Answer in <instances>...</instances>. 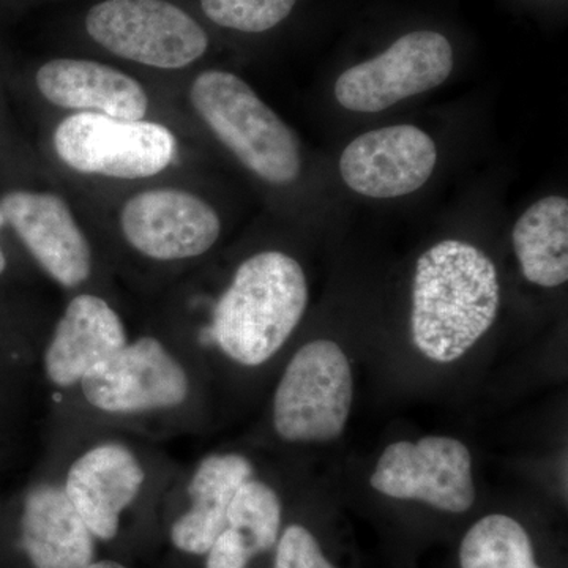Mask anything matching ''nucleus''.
Listing matches in <instances>:
<instances>
[{"label": "nucleus", "mask_w": 568, "mask_h": 568, "mask_svg": "<svg viewBox=\"0 0 568 568\" xmlns=\"http://www.w3.org/2000/svg\"><path fill=\"white\" fill-rule=\"evenodd\" d=\"M372 487L394 499L420 500L450 514H465L476 503L473 457L454 437L390 444L377 462Z\"/></svg>", "instance_id": "obj_10"}, {"label": "nucleus", "mask_w": 568, "mask_h": 568, "mask_svg": "<svg viewBox=\"0 0 568 568\" xmlns=\"http://www.w3.org/2000/svg\"><path fill=\"white\" fill-rule=\"evenodd\" d=\"M0 211L44 274L59 286L80 290L91 280L92 246L61 196L11 192L0 200Z\"/></svg>", "instance_id": "obj_15"}, {"label": "nucleus", "mask_w": 568, "mask_h": 568, "mask_svg": "<svg viewBox=\"0 0 568 568\" xmlns=\"http://www.w3.org/2000/svg\"><path fill=\"white\" fill-rule=\"evenodd\" d=\"M297 0H201L205 17L246 33H260L286 20Z\"/></svg>", "instance_id": "obj_21"}, {"label": "nucleus", "mask_w": 568, "mask_h": 568, "mask_svg": "<svg viewBox=\"0 0 568 568\" xmlns=\"http://www.w3.org/2000/svg\"><path fill=\"white\" fill-rule=\"evenodd\" d=\"M308 304L302 265L282 252L253 254L239 265L197 332L203 349H216L244 368L263 366L294 334Z\"/></svg>", "instance_id": "obj_3"}, {"label": "nucleus", "mask_w": 568, "mask_h": 568, "mask_svg": "<svg viewBox=\"0 0 568 568\" xmlns=\"http://www.w3.org/2000/svg\"><path fill=\"white\" fill-rule=\"evenodd\" d=\"M85 568H132L126 566L125 562L119 559L112 558H97L92 564H89Z\"/></svg>", "instance_id": "obj_24"}, {"label": "nucleus", "mask_w": 568, "mask_h": 568, "mask_svg": "<svg viewBox=\"0 0 568 568\" xmlns=\"http://www.w3.org/2000/svg\"><path fill=\"white\" fill-rule=\"evenodd\" d=\"M85 29L104 50L155 69H183L209 47L204 29L166 0H104L89 10Z\"/></svg>", "instance_id": "obj_8"}, {"label": "nucleus", "mask_w": 568, "mask_h": 568, "mask_svg": "<svg viewBox=\"0 0 568 568\" xmlns=\"http://www.w3.org/2000/svg\"><path fill=\"white\" fill-rule=\"evenodd\" d=\"M37 88L55 106L141 121L149 108L142 84L121 70L84 59H54L37 71Z\"/></svg>", "instance_id": "obj_17"}, {"label": "nucleus", "mask_w": 568, "mask_h": 568, "mask_svg": "<svg viewBox=\"0 0 568 568\" xmlns=\"http://www.w3.org/2000/svg\"><path fill=\"white\" fill-rule=\"evenodd\" d=\"M122 316L102 297L80 293L55 321L41 353V368L52 390L70 395L82 377L130 342Z\"/></svg>", "instance_id": "obj_16"}, {"label": "nucleus", "mask_w": 568, "mask_h": 568, "mask_svg": "<svg viewBox=\"0 0 568 568\" xmlns=\"http://www.w3.org/2000/svg\"><path fill=\"white\" fill-rule=\"evenodd\" d=\"M532 541L517 519L488 515L477 521L459 547L462 568L536 567Z\"/></svg>", "instance_id": "obj_19"}, {"label": "nucleus", "mask_w": 568, "mask_h": 568, "mask_svg": "<svg viewBox=\"0 0 568 568\" xmlns=\"http://www.w3.org/2000/svg\"><path fill=\"white\" fill-rule=\"evenodd\" d=\"M353 373L331 339L306 343L291 358L272 399V425L286 443H327L345 432Z\"/></svg>", "instance_id": "obj_6"}, {"label": "nucleus", "mask_w": 568, "mask_h": 568, "mask_svg": "<svg viewBox=\"0 0 568 568\" xmlns=\"http://www.w3.org/2000/svg\"><path fill=\"white\" fill-rule=\"evenodd\" d=\"M6 216H3L2 211H0V227L6 226ZM7 268V257L6 253H3L2 246H0V275L6 272Z\"/></svg>", "instance_id": "obj_25"}, {"label": "nucleus", "mask_w": 568, "mask_h": 568, "mask_svg": "<svg viewBox=\"0 0 568 568\" xmlns=\"http://www.w3.org/2000/svg\"><path fill=\"white\" fill-rule=\"evenodd\" d=\"M499 302L496 265L487 254L466 242H439L417 261L414 343L429 361L450 364L487 334Z\"/></svg>", "instance_id": "obj_4"}, {"label": "nucleus", "mask_w": 568, "mask_h": 568, "mask_svg": "<svg viewBox=\"0 0 568 568\" xmlns=\"http://www.w3.org/2000/svg\"><path fill=\"white\" fill-rule=\"evenodd\" d=\"M54 465L71 506L100 545H112L130 519L164 503L179 469L133 433L71 424Z\"/></svg>", "instance_id": "obj_2"}, {"label": "nucleus", "mask_w": 568, "mask_h": 568, "mask_svg": "<svg viewBox=\"0 0 568 568\" xmlns=\"http://www.w3.org/2000/svg\"><path fill=\"white\" fill-rule=\"evenodd\" d=\"M436 162L428 134L414 125H394L355 138L343 152L339 173L355 193L392 200L422 189Z\"/></svg>", "instance_id": "obj_14"}, {"label": "nucleus", "mask_w": 568, "mask_h": 568, "mask_svg": "<svg viewBox=\"0 0 568 568\" xmlns=\"http://www.w3.org/2000/svg\"><path fill=\"white\" fill-rule=\"evenodd\" d=\"M283 504L278 493L263 480L250 477L231 499L227 528L244 538L254 558L272 551L282 534Z\"/></svg>", "instance_id": "obj_20"}, {"label": "nucleus", "mask_w": 568, "mask_h": 568, "mask_svg": "<svg viewBox=\"0 0 568 568\" xmlns=\"http://www.w3.org/2000/svg\"><path fill=\"white\" fill-rule=\"evenodd\" d=\"M54 148L59 159L78 173L145 179L170 166L178 142L160 123L78 112L59 123Z\"/></svg>", "instance_id": "obj_7"}, {"label": "nucleus", "mask_w": 568, "mask_h": 568, "mask_svg": "<svg viewBox=\"0 0 568 568\" xmlns=\"http://www.w3.org/2000/svg\"><path fill=\"white\" fill-rule=\"evenodd\" d=\"M190 97L209 129L257 178L275 185L298 178L297 138L237 74L204 71L193 81Z\"/></svg>", "instance_id": "obj_5"}, {"label": "nucleus", "mask_w": 568, "mask_h": 568, "mask_svg": "<svg viewBox=\"0 0 568 568\" xmlns=\"http://www.w3.org/2000/svg\"><path fill=\"white\" fill-rule=\"evenodd\" d=\"M254 476L242 454L205 455L190 473L179 470L164 503L173 504L168 518V541L175 552L204 558L227 528V508L237 488Z\"/></svg>", "instance_id": "obj_12"}, {"label": "nucleus", "mask_w": 568, "mask_h": 568, "mask_svg": "<svg viewBox=\"0 0 568 568\" xmlns=\"http://www.w3.org/2000/svg\"><path fill=\"white\" fill-rule=\"evenodd\" d=\"M532 568H540V567L536 566V567H532Z\"/></svg>", "instance_id": "obj_26"}, {"label": "nucleus", "mask_w": 568, "mask_h": 568, "mask_svg": "<svg viewBox=\"0 0 568 568\" xmlns=\"http://www.w3.org/2000/svg\"><path fill=\"white\" fill-rule=\"evenodd\" d=\"M452 69L454 51L446 37L407 33L383 54L346 70L336 80L335 97L346 110L381 112L443 84Z\"/></svg>", "instance_id": "obj_9"}, {"label": "nucleus", "mask_w": 568, "mask_h": 568, "mask_svg": "<svg viewBox=\"0 0 568 568\" xmlns=\"http://www.w3.org/2000/svg\"><path fill=\"white\" fill-rule=\"evenodd\" d=\"M99 545L71 506L52 462L51 473L21 497L14 548L22 562L26 568H85L99 558Z\"/></svg>", "instance_id": "obj_13"}, {"label": "nucleus", "mask_w": 568, "mask_h": 568, "mask_svg": "<svg viewBox=\"0 0 568 568\" xmlns=\"http://www.w3.org/2000/svg\"><path fill=\"white\" fill-rule=\"evenodd\" d=\"M253 559L241 534L226 528L205 552L204 568H248Z\"/></svg>", "instance_id": "obj_23"}, {"label": "nucleus", "mask_w": 568, "mask_h": 568, "mask_svg": "<svg viewBox=\"0 0 568 568\" xmlns=\"http://www.w3.org/2000/svg\"><path fill=\"white\" fill-rule=\"evenodd\" d=\"M121 230L126 244L141 256L155 263H181L207 253L222 234V222L196 194L160 189L126 201Z\"/></svg>", "instance_id": "obj_11"}, {"label": "nucleus", "mask_w": 568, "mask_h": 568, "mask_svg": "<svg viewBox=\"0 0 568 568\" xmlns=\"http://www.w3.org/2000/svg\"><path fill=\"white\" fill-rule=\"evenodd\" d=\"M274 549L272 568H335L325 558L316 537L302 525L282 529Z\"/></svg>", "instance_id": "obj_22"}, {"label": "nucleus", "mask_w": 568, "mask_h": 568, "mask_svg": "<svg viewBox=\"0 0 568 568\" xmlns=\"http://www.w3.org/2000/svg\"><path fill=\"white\" fill-rule=\"evenodd\" d=\"M523 276L541 287L568 280V201L549 196L519 216L511 234Z\"/></svg>", "instance_id": "obj_18"}, {"label": "nucleus", "mask_w": 568, "mask_h": 568, "mask_svg": "<svg viewBox=\"0 0 568 568\" xmlns=\"http://www.w3.org/2000/svg\"><path fill=\"white\" fill-rule=\"evenodd\" d=\"M196 394L192 354L160 335L130 339L65 396L73 424L140 435L182 433Z\"/></svg>", "instance_id": "obj_1"}]
</instances>
